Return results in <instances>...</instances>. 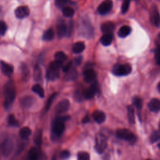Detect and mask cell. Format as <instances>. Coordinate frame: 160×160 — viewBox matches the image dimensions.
I'll return each instance as SVG.
<instances>
[{
    "label": "cell",
    "mask_w": 160,
    "mask_h": 160,
    "mask_svg": "<svg viewBox=\"0 0 160 160\" xmlns=\"http://www.w3.org/2000/svg\"><path fill=\"white\" fill-rule=\"evenodd\" d=\"M4 94L5 97L4 105L8 110L12 106L16 98V91L13 81H10L6 83L4 87Z\"/></svg>",
    "instance_id": "1"
},
{
    "label": "cell",
    "mask_w": 160,
    "mask_h": 160,
    "mask_svg": "<svg viewBox=\"0 0 160 160\" xmlns=\"http://www.w3.org/2000/svg\"><path fill=\"white\" fill-rule=\"evenodd\" d=\"M69 118L70 117L68 116H58L53 121L52 124V132L55 136L56 138L61 136L65 128V121L68 120Z\"/></svg>",
    "instance_id": "2"
},
{
    "label": "cell",
    "mask_w": 160,
    "mask_h": 160,
    "mask_svg": "<svg viewBox=\"0 0 160 160\" xmlns=\"http://www.w3.org/2000/svg\"><path fill=\"white\" fill-rule=\"evenodd\" d=\"M132 68L129 64H118L115 65L113 69L112 73L115 76H126L131 73Z\"/></svg>",
    "instance_id": "3"
},
{
    "label": "cell",
    "mask_w": 160,
    "mask_h": 160,
    "mask_svg": "<svg viewBox=\"0 0 160 160\" xmlns=\"http://www.w3.org/2000/svg\"><path fill=\"white\" fill-rule=\"evenodd\" d=\"M14 149V143L12 139L6 138L0 145V152L3 156L8 157Z\"/></svg>",
    "instance_id": "4"
},
{
    "label": "cell",
    "mask_w": 160,
    "mask_h": 160,
    "mask_svg": "<svg viewBox=\"0 0 160 160\" xmlns=\"http://www.w3.org/2000/svg\"><path fill=\"white\" fill-rule=\"evenodd\" d=\"M116 136L121 139H125L131 144L136 142V137L134 134L127 129H119L116 131Z\"/></svg>",
    "instance_id": "5"
},
{
    "label": "cell",
    "mask_w": 160,
    "mask_h": 160,
    "mask_svg": "<svg viewBox=\"0 0 160 160\" xmlns=\"http://www.w3.org/2000/svg\"><path fill=\"white\" fill-rule=\"evenodd\" d=\"M107 147L106 138L101 134H98L96 136L95 149L98 153H103Z\"/></svg>",
    "instance_id": "6"
},
{
    "label": "cell",
    "mask_w": 160,
    "mask_h": 160,
    "mask_svg": "<svg viewBox=\"0 0 160 160\" xmlns=\"http://www.w3.org/2000/svg\"><path fill=\"white\" fill-rule=\"evenodd\" d=\"M113 8V2L111 0H105L98 8V12L101 15H105L108 13Z\"/></svg>",
    "instance_id": "7"
},
{
    "label": "cell",
    "mask_w": 160,
    "mask_h": 160,
    "mask_svg": "<svg viewBox=\"0 0 160 160\" xmlns=\"http://www.w3.org/2000/svg\"><path fill=\"white\" fill-rule=\"evenodd\" d=\"M15 14L16 18L19 19L25 18L29 15V9L27 6H19L15 10Z\"/></svg>",
    "instance_id": "8"
},
{
    "label": "cell",
    "mask_w": 160,
    "mask_h": 160,
    "mask_svg": "<svg viewBox=\"0 0 160 160\" xmlns=\"http://www.w3.org/2000/svg\"><path fill=\"white\" fill-rule=\"evenodd\" d=\"M69 101L68 100H63L59 102L55 108V111L57 114H61L66 112L69 108Z\"/></svg>",
    "instance_id": "9"
},
{
    "label": "cell",
    "mask_w": 160,
    "mask_h": 160,
    "mask_svg": "<svg viewBox=\"0 0 160 160\" xmlns=\"http://www.w3.org/2000/svg\"><path fill=\"white\" fill-rule=\"evenodd\" d=\"M0 68L2 73L7 76H11L14 72V68L12 65L5 63L3 61H0Z\"/></svg>",
    "instance_id": "10"
},
{
    "label": "cell",
    "mask_w": 160,
    "mask_h": 160,
    "mask_svg": "<svg viewBox=\"0 0 160 160\" xmlns=\"http://www.w3.org/2000/svg\"><path fill=\"white\" fill-rule=\"evenodd\" d=\"M84 79L86 83H92L97 78V74L92 69L88 68L83 72Z\"/></svg>",
    "instance_id": "11"
},
{
    "label": "cell",
    "mask_w": 160,
    "mask_h": 160,
    "mask_svg": "<svg viewBox=\"0 0 160 160\" xmlns=\"http://www.w3.org/2000/svg\"><path fill=\"white\" fill-rule=\"evenodd\" d=\"M97 86L96 83H94L91 86H89L88 89H86V90L83 93V96L84 97L87 99V100H90L92 99L95 94L97 92Z\"/></svg>",
    "instance_id": "12"
},
{
    "label": "cell",
    "mask_w": 160,
    "mask_h": 160,
    "mask_svg": "<svg viewBox=\"0 0 160 160\" xmlns=\"http://www.w3.org/2000/svg\"><path fill=\"white\" fill-rule=\"evenodd\" d=\"M115 29V25L113 22L108 21L104 23L101 27V30L102 33H112Z\"/></svg>",
    "instance_id": "13"
},
{
    "label": "cell",
    "mask_w": 160,
    "mask_h": 160,
    "mask_svg": "<svg viewBox=\"0 0 160 160\" xmlns=\"http://www.w3.org/2000/svg\"><path fill=\"white\" fill-rule=\"evenodd\" d=\"M56 29L58 36L60 38L65 37L68 33V29L66 27V25L63 23H60L58 24Z\"/></svg>",
    "instance_id": "14"
},
{
    "label": "cell",
    "mask_w": 160,
    "mask_h": 160,
    "mask_svg": "<svg viewBox=\"0 0 160 160\" xmlns=\"http://www.w3.org/2000/svg\"><path fill=\"white\" fill-rule=\"evenodd\" d=\"M152 22L156 27H160V15L156 7L152 8L151 12Z\"/></svg>",
    "instance_id": "15"
},
{
    "label": "cell",
    "mask_w": 160,
    "mask_h": 160,
    "mask_svg": "<svg viewBox=\"0 0 160 160\" xmlns=\"http://www.w3.org/2000/svg\"><path fill=\"white\" fill-rule=\"evenodd\" d=\"M148 108L153 112H158L160 110V100L158 98H153L148 103Z\"/></svg>",
    "instance_id": "16"
},
{
    "label": "cell",
    "mask_w": 160,
    "mask_h": 160,
    "mask_svg": "<svg viewBox=\"0 0 160 160\" xmlns=\"http://www.w3.org/2000/svg\"><path fill=\"white\" fill-rule=\"evenodd\" d=\"M93 118L96 122L98 123H103L106 119V115L103 112L99 110H97L93 113L92 114Z\"/></svg>",
    "instance_id": "17"
},
{
    "label": "cell",
    "mask_w": 160,
    "mask_h": 160,
    "mask_svg": "<svg viewBox=\"0 0 160 160\" xmlns=\"http://www.w3.org/2000/svg\"><path fill=\"white\" fill-rule=\"evenodd\" d=\"M113 39V36L112 33H106L101 38V43L103 45L106 46H109L112 43Z\"/></svg>",
    "instance_id": "18"
},
{
    "label": "cell",
    "mask_w": 160,
    "mask_h": 160,
    "mask_svg": "<svg viewBox=\"0 0 160 160\" xmlns=\"http://www.w3.org/2000/svg\"><path fill=\"white\" fill-rule=\"evenodd\" d=\"M85 48V43L82 41H79L74 44L72 50L74 53L79 54L82 53L83 51H84Z\"/></svg>",
    "instance_id": "19"
},
{
    "label": "cell",
    "mask_w": 160,
    "mask_h": 160,
    "mask_svg": "<svg viewBox=\"0 0 160 160\" xmlns=\"http://www.w3.org/2000/svg\"><path fill=\"white\" fill-rule=\"evenodd\" d=\"M60 74L59 71L58 69H48L46 73V78L49 80H55L58 78Z\"/></svg>",
    "instance_id": "20"
},
{
    "label": "cell",
    "mask_w": 160,
    "mask_h": 160,
    "mask_svg": "<svg viewBox=\"0 0 160 160\" xmlns=\"http://www.w3.org/2000/svg\"><path fill=\"white\" fill-rule=\"evenodd\" d=\"M131 28L128 26H123L121 27L118 32V35L120 38H125L128 36L131 32Z\"/></svg>",
    "instance_id": "21"
},
{
    "label": "cell",
    "mask_w": 160,
    "mask_h": 160,
    "mask_svg": "<svg viewBox=\"0 0 160 160\" xmlns=\"http://www.w3.org/2000/svg\"><path fill=\"white\" fill-rule=\"evenodd\" d=\"M78 76V73L76 70L73 67L70 69L68 72L66 73V75L65 76V79L67 81L74 80Z\"/></svg>",
    "instance_id": "22"
},
{
    "label": "cell",
    "mask_w": 160,
    "mask_h": 160,
    "mask_svg": "<svg viewBox=\"0 0 160 160\" xmlns=\"http://www.w3.org/2000/svg\"><path fill=\"white\" fill-rule=\"evenodd\" d=\"M33 100H34L33 98L31 97H29V96L24 97L21 100V105L24 108H28L30 106H31L32 105H33Z\"/></svg>",
    "instance_id": "23"
},
{
    "label": "cell",
    "mask_w": 160,
    "mask_h": 160,
    "mask_svg": "<svg viewBox=\"0 0 160 160\" xmlns=\"http://www.w3.org/2000/svg\"><path fill=\"white\" fill-rule=\"evenodd\" d=\"M31 134V130L28 127H24L20 131V136L21 139L27 140Z\"/></svg>",
    "instance_id": "24"
},
{
    "label": "cell",
    "mask_w": 160,
    "mask_h": 160,
    "mask_svg": "<svg viewBox=\"0 0 160 160\" xmlns=\"http://www.w3.org/2000/svg\"><path fill=\"white\" fill-rule=\"evenodd\" d=\"M128 110V118L130 124L133 125L135 123V116H134V110L132 106H128L127 107Z\"/></svg>",
    "instance_id": "25"
},
{
    "label": "cell",
    "mask_w": 160,
    "mask_h": 160,
    "mask_svg": "<svg viewBox=\"0 0 160 160\" xmlns=\"http://www.w3.org/2000/svg\"><path fill=\"white\" fill-rule=\"evenodd\" d=\"M54 37H55L54 31L52 29H49L44 33L43 36V39L44 41H51L53 39Z\"/></svg>",
    "instance_id": "26"
},
{
    "label": "cell",
    "mask_w": 160,
    "mask_h": 160,
    "mask_svg": "<svg viewBox=\"0 0 160 160\" xmlns=\"http://www.w3.org/2000/svg\"><path fill=\"white\" fill-rule=\"evenodd\" d=\"M132 101H133V103L134 106L136 108L137 110L139 112L141 111V110H142V105H143V102H142V99L138 97H134L133 98Z\"/></svg>",
    "instance_id": "27"
},
{
    "label": "cell",
    "mask_w": 160,
    "mask_h": 160,
    "mask_svg": "<svg viewBox=\"0 0 160 160\" xmlns=\"http://www.w3.org/2000/svg\"><path fill=\"white\" fill-rule=\"evenodd\" d=\"M32 89H33V91L38 94L39 97L41 98H43L44 96V91L43 88L39 85H34L32 88Z\"/></svg>",
    "instance_id": "28"
},
{
    "label": "cell",
    "mask_w": 160,
    "mask_h": 160,
    "mask_svg": "<svg viewBox=\"0 0 160 160\" xmlns=\"http://www.w3.org/2000/svg\"><path fill=\"white\" fill-rule=\"evenodd\" d=\"M63 14L66 18H72L74 15V11L71 7H65L63 9Z\"/></svg>",
    "instance_id": "29"
},
{
    "label": "cell",
    "mask_w": 160,
    "mask_h": 160,
    "mask_svg": "<svg viewBox=\"0 0 160 160\" xmlns=\"http://www.w3.org/2000/svg\"><path fill=\"white\" fill-rule=\"evenodd\" d=\"M42 131L40 130H38L35 133L34 137V142L37 146H40L42 143Z\"/></svg>",
    "instance_id": "30"
},
{
    "label": "cell",
    "mask_w": 160,
    "mask_h": 160,
    "mask_svg": "<svg viewBox=\"0 0 160 160\" xmlns=\"http://www.w3.org/2000/svg\"><path fill=\"white\" fill-rule=\"evenodd\" d=\"M55 59L56 61H58L63 63V62L65 61V60L67 59V56L63 52H58L55 53Z\"/></svg>",
    "instance_id": "31"
},
{
    "label": "cell",
    "mask_w": 160,
    "mask_h": 160,
    "mask_svg": "<svg viewBox=\"0 0 160 160\" xmlns=\"http://www.w3.org/2000/svg\"><path fill=\"white\" fill-rule=\"evenodd\" d=\"M29 158L31 160H36L38 158V151L36 148H32L28 153Z\"/></svg>",
    "instance_id": "32"
},
{
    "label": "cell",
    "mask_w": 160,
    "mask_h": 160,
    "mask_svg": "<svg viewBox=\"0 0 160 160\" xmlns=\"http://www.w3.org/2000/svg\"><path fill=\"white\" fill-rule=\"evenodd\" d=\"M159 139H160V130L154 131L151 134V137H150V141L151 143H154L158 142V141Z\"/></svg>",
    "instance_id": "33"
},
{
    "label": "cell",
    "mask_w": 160,
    "mask_h": 160,
    "mask_svg": "<svg viewBox=\"0 0 160 160\" xmlns=\"http://www.w3.org/2000/svg\"><path fill=\"white\" fill-rule=\"evenodd\" d=\"M62 66H63V63L55 60L49 64V68L58 70L60 68L62 67Z\"/></svg>",
    "instance_id": "34"
},
{
    "label": "cell",
    "mask_w": 160,
    "mask_h": 160,
    "mask_svg": "<svg viewBox=\"0 0 160 160\" xmlns=\"http://www.w3.org/2000/svg\"><path fill=\"white\" fill-rule=\"evenodd\" d=\"M35 80L36 81H40L41 78V71L40 68L36 65L35 68Z\"/></svg>",
    "instance_id": "35"
},
{
    "label": "cell",
    "mask_w": 160,
    "mask_h": 160,
    "mask_svg": "<svg viewBox=\"0 0 160 160\" xmlns=\"http://www.w3.org/2000/svg\"><path fill=\"white\" fill-rule=\"evenodd\" d=\"M130 0H125L123 1L122 6H121V12H122V13L125 14L128 11L130 7Z\"/></svg>",
    "instance_id": "36"
},
{
    "label": "cell",
    "mask_w": 160,
    "mask_h": 160,
    "mask_svg": "<svg viewBox=\"0 0 160 160\" xmlns=\"http://www.w3.org/2000/svg\"><path fill=\"white\" fill-rule=\"evenodd\" d=\"M89 158V155L87 152L81 151L78 153V159L79 160H88Z\"/></svg>",
    "instance_id": "37"
},
{
    "label": "cell",
    "mask_w": 160,
    "mask_h": 160,
    "mask_svg": "<svg viewBox=\"0 0 160 160\" xmlns=\"http://www.w3.org/2000/svg\"><path fill=\"white\" fill-rule=\"evenodd\" d=\"M8 123L9 125L11 126H18L19 125L18 122L16 120L13 115H10L8 119Z\"/></svg>",
    "instance_id": "38"
},
{
    "label": "cell",
    "mask_w": 160,
    "mask_h": 160,
    "mask_svg": "<svg viewBox=\"0 0 160 160\" xmlns=\"http://www.w3.org/2000/svg\"><path fill=\"white\" fill-rule=\"evenodd\" d=\"M56 93H54L49 98V99H48V100L47 101L46 105V108H45L46 111L49 110V109L50 108L51 106H52V105L53 103V101L54 100V98L56 97Z\"/></svg>",
    "instance_id": "39"
},
{
    "label": "cell",
    "mask_w": 160,
    "mask_h": 160,
    "mask_svg": "<svg viewBox=\"0 0 160 160\" xmlns=\"http://www.w3.org/2000/svg\"><path fill=\"white\" fill-rule=\"evenodd\" d=\"M7 31V25L4 21H0V35L3 36Z\"/></svg>",
    "instance_id": "40"
},
{
    "label": "cell",
    "mask_w": 160,
    "mask_h": 160,
    "mask_svg": "<svg viewBox=\"0 0 160 160\" xmlns=\"http://www.w3.org/2000/svg\"><path fill=\"white\" fill-rule=\"evenodd\" d=\"M83 97H84V96H83V93H81L80 91L77 90L74 93V98L76 100V101H81L83 100Z\"/></svg>",
    "instance_id": "41"
},
{
    "label": "cell",
    "mask_w": 160,
    "mask_h": 160,
    "mask_svg": "<svg viewBox=\"0 0 160 160\" xmlns=\"http://www.w3.org/2000/svg\"><path fill=\"white\" fill-rule=\"evenodd\" d=\"M155 60L158 65H160V47H158L155 51Z\"/></svg>",
    "instance_id": "42"
},
{
    "label": "cell",
    "mask_w": 160,
    "mask_h": 160,
    "mask_svg": "<svg viewBox=\"0 0 160 160\" xmlns=\"http://www.w3.org/2000/svg\"><path fill=\"white\" fill-rule=\"evenodd\" d=\"M67 3V0H55V4L58 8H63Z\"/></svg>",
    "instance_id": "43"
},
{
    "label": "cell",
    "mask_w": 160,
    "mask_h": 160,
    "mask_svg": "<svg viewBox=\"0 0 160 160\" xmlns=\"http://www.w3.org/2000/svg\"><path fill=\"white\" fill-rule=\"evenodd\" d=\"M60 156L62 159H67L70 156V153L67 150L62 151L60 153Z\"/></svg>",
    "instance_id": "44"
},
{
    "label": "cell",
    "mask_w": 160,
    "mask_h": 160,
    "mask_svg": "<svg viewBox=\"0 0 160 160\" xmlns=\"http://www.w3.org/2000/svg\"><path fill=\"white\" fill-rule=\"evenodd\" d=\"M72 65H73V62L69 61L68 63L66 64V65H65L63 67V72L65 73H66L67 72H68L69 70L72 68Z\"/></svg>",
    "instance_id": "45"
},
{
    "label": "cell",
    "mask_w": 160,
    "mask_h": 160,
    "mask_svg": "<svg viewBox=\"0 0 160 160\" xmlns=\"http://www.w3.org/2000/svg\"><path fill=\"white\" fill-rule=\"evenodd\" d=\"M82 60H83V58L82 56H78V57H76V58L74 59V63H75V65H77V66H79L81 61H82Z\"/></svg>",
    "instance_id": "46"
},
{
    "label": "cell",
    "mask_w": 160,
    "mask_h": 160,
    "mask_svg": "<svg viewBox=\"0 0 160 160\" xmlns=\"http://www.w3.org/2000/svg\"><path fill=\"white\" fill-rule=\"evenodd\" d=\"M89 118L88 116H85L84 118H83V120H82V122L83 123H86L88 122H89Z\"/></svg>",
    "instance_id": "47"
},
{
    "label": "cell",
    "mask_w": 160,
    "mask_h": 160,
    "mask_svg": "<svg viewBox=\"0 0 160 160\" xmlns=\"http://www.w3.org/2000/svg\"><path fill=\"white\" fill-rule=\"evenodd\" d=\"M157 88H158V90L159 92L160 93V82L158 83V86H157Z\"/></svg>",
    "instance_id": "48"
},
{
    "label": "cell",
    "mask_w": 160,
    "mask_h": 160,
    "mask_svg": "<svg viewBox=\"0 0 160 160\" xmlns=\"http://www.w3.org/2000/svg\"><path fill=\"white\" fill-rule=\"evenodd\" d=\"M158 148L160 149V143L158 144Z\"/></svg>",
    "instance_id": "49"
},
{
    "label": "cell",
    "mask_w": 160,
    "mask_h": 160,
    "mask_svg": "<svg viewBox=\"0 0 160 160\" xmlns=\"http://www.w3.org/2000/svg\"><path fill=\"white\" fill-rule=\"evenodd\" d=\"M159 130H160V122H159Z\"/></svg>",
    "instance_id": "50"
},
{
    "label": "cell",
    "mask_w": 160,
    "mask_h": 160,
    "mask_svg": "<svg viewBox=\"0 0 160 160\" xmlns=\"http://www.w3.org/2000/svg\"><path fill=\"white\" fill-rule=\"evenodd\" d=\"M159 39H160V34L159 35Z\"/></svg>",
    "instance_id": "51"
}]
</instances>
